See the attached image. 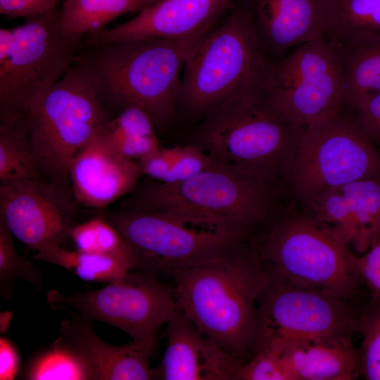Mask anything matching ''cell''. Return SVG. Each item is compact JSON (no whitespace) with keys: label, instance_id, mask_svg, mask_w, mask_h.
I'll use <instances>...</instances> for the list:
<instances>
[{"label":"cell","instance_id":"6da1fadb","mask_svg":"<svg viewBox=\"0 0 380 380\" xmlns=\"http://www.w3.org/2000/svg\"><path fill=\"white\" fill-rule=\"evenodd\" d=\"M202 37L96 43L84 38L75 62L88 72L111 118L126 107L137 106L144 110L160 130L175 115L181 74Z\"/></svg>","mask_w":380,"mask_h":380},{"label":"cell","instance_id":"7a4b0ae2","mask_svg":"<svg viewBox=\"0 0 380 380\" xmlns=\"http://www.w3.org/2000/svg\"><path fill=\"white\" fill-rule=\"evenodd\" d=\"M177 307L208 338L243 360L253 349L258 308L270 277L243 247L171 274Z\"/></svg>","mask_w":380,"mask_h":380},{"label":"cell","instance_id":"3957f363","mask_svg":"<svg viewBox=\"0 0 380 380\" xmlns=\"http://www.w3.org/2000/svg\"><path fill=\"white\" fill-rule=\"evenodd\" d=\"M276 186L216 160L208 169L179 183L147 178L137 184L123 208L171 213L246 240L274 213Z\"/></svg>","mask_w":380,"mask_h":380},{"label":"cell","instance_id":"277c9868","mask_svg":"<svg viewBox=\"0 0 380 380\" xmlns=\"http://www.w3.org/2000/svg\"><path fill=\"white\" fill-rule=\"evenodd\" d=\"M304 129L272 106L266 92L239 94L205 113L196 144L220 163L278 184Z\"/></svg>","mask_w":380,"mask_h":380},{"label":"cell","instance_id":"5b68a950","mask_svg":"<svg viewBox=\"0 0 380 380\" xmlns=\"http://www.w3.org/2000/svg\"><path fill=\"white\" fill-rule=\"evenodd\" d=\"M274 62L267 54L246 8L234 4L229 15L208 31L188 56L179 102L205 113L234 95L267 91Z\"/></svg>","mask_w":380,"mask_h":380},{"label":"cell","instance_id":"8992f818","mask_svg":"<svg viewBox=\"0 0 380 380\" xmlns=\"http://www.w3.org/2000/svg\"><path fill=\"white\" fill-rule=\"evenodd\" d=\"M110 118L88 72L75 62L23 120L42 175L70 191L73 158Z\"/></svg>","mask_w":380,"mask_h":380},{"label":"cell","instance_id":"52a82bcc","mask_svg":"<svg viewBox=\"0 0 380 380\" xmlns=\"http://www.w3.org/2000/svg\"><path fill=\"white\" fill-rule=\"evenodd\" d=\"M267 274L289 284L344 299L360 281L355 255L327 227L308 215L274 223L253 250Z\"/></svg>","mask_w":380,"mask_h":380},{"label":"cell","instance_id":"ba28073f","mask_svg":"<svg viewBox=\"0 0 380 380\" xmlns=\"http://www.w3.org/2000/svg\"><path fill=\"white\" fill-rule=\"evenodd\" d=\"M59 8L13 28V49L0 61V126L21 122L32 103L75 63L84 36L62 29Z\"/></svg>","mask_w":380,"mask_h":380},{"label":"cell","instance_id":"9c48e42d","mask_svg":"<svg viewBox=\"0 0 380 380\" xmlns=\"http://www.w3.org/2000/svg\"><path fill=\"white\" fill-rule=\"evenodd\" d=\"M376 176L380 152L344 107L305 128L286 180L304 201L321 189Z\"/></svg>","mask_w":380,"mask_h":380},{"label":"cell","instance_id":"30bf717a","mask_svg":"<svg viewBox=\"0 0 380 380\" xmlns=\"http://www.w3.org/2000/svg\"><path fill=\"white\" fill-rule=\"evenodd\" d=\"M106 217L134 249L138 260L137 268L153 275L171 274L224 258L243 247L246 241L229 232L197 225L161 211L123 208Z\"/></svg>","mask_w":380,"mask_h":380},{"label":"cell","instance_id":"8fae6325","mask_svg":"<svg viewBox=\"0 0 380 380\" xmlns=\"http://www.w3.org/2000/svg\"><path fill=\"white\" fill-rule=\"evenodd\" d=\"M46 301L54 310L112 325L137 341L156 342L159 329L177 308L173 289L153 274L133 270L97 290L67 295L51 289Z\"/></svg>","mask_w":380,"mask_h":380},{"label":"cell","instance_id":"7c38bea8","mask_svg":"<svg viewBox=\"0 0 380 380\" xmlns=\"http://www.w3.org/2000/svg\"><path fill=\"white\" fill-rule=\"evenodd\" d=\"M344 95L341 56L324 37L297 46L275 62L266 92L272 106L303 128L341 110Z\"/></svg>","mask_w":380,"mask_h":380},{"label":"cell","instance_id":"4fadbf2b","mask_svg":"<svg viewBox=\"0 0 380 380\" xmlns=\"http://www.w3.org/2000/svg\"><path fill=\"white\" fill-rule=\"evenodd\" d=\"M269 277L259 303L253 353L281 352L297 341L348 336L357 328L358 319L343 299Z\"/></svg>","mask_w":380,"mask_h":380},{"label":"cell","instance_id":"5bb4252c","mask_svg":"<svg viewBox=\"0 0 380 380\" xmlns=\"http://www.w3.org/2000/svg\"><path fill=\"white\" fill-rule=\"evenodd\" d=\"M64 186L33 179L0 184V220L14 237L37 252L63 246L74 225L77 203Z\"/></svg>","mask_w":380,"mask_h":380},{"label":"cell","instance_id":"9a60e30c","mask_svg":"<svg viewBox=\"0 0 380 380\" xmlns=\"http://www.w3.org/2000/svg\"><path fill=\"white\" fill-rule=\"evenodd\" d=\"M234 0H159L131 20L84 36L87 42L160 38L186 39L203 36Z\"/></svg>","mask_w":380,"mask_h":380},{"label":"cell","instance_id":"2e32d148","mask_svg":"<svg viewBox=\"0 0 380 380\" xmlns=\"http://www.w3.org/2000/svg\"><path fill=\"white\" fill-rule=\"evenodd\" d=\"M103 127L75 155L69 167L75 201L96 209L131 194L142 175L137 161L125 158L113 146Z\"/></svg>","mask_w":380,"mask_h":380},{"label":"cell","instance_id":"e0dca14e","mask_svg":"<svg viewBox=\"0 0 380 380\" xmlns=\"http://www.w3.org/2000/svg\"><path fill=\"white\" fill-rule=\"evenodd\" d=\"M167 345L155 379L239 380L243 361L205 336L177 307L167 324Z\"/></svg>","mask_w":380,"mask_h":380},{"label":"cell","instance_id":"ac0fdd59","mask_svg":"<svg viewBox=\"0 0 380 380\" xmlns=\"http://www.w3.org/2000/svg\"><path fill=\"white\" fill-rule=\"evenodd\" d=\"M274 63L297 46L324 36V0H241Z\"/></svg>","mask_w":380,"mask_h":380},{"label":"cell","instance_id":"d6986e66","mask_svg":"<svg viewBox=\"0 0 380 380\" xmlns=\"http://www.w3.org/2000/svg\"><path fill=\"white\" fill-rule=\"evenodd\" d=\"M70 317L61 322L58 336L84 361L93 380L155 379L150 358L156 342L132 340L113 345L97 335L91 322Z\"/></svg>","mask_w":380,"mask_h":380},{"label":"cell","instance_id":"ffe728a7","mask_svg":"<svg viewBox=\"0 0 380 380\" xmlns=\"http://www.w3.org/2000/svg\"><path fill=\"white\" fill-rule=\"evenodd\" d=\"M280 353L293 380H350L359 367L350 335L294 342Z\"/></svg>","mask_w":380,"mask_h":380},{"label":"cell","instance_id":"44dd1931","mask_svg":"<svg viewBox=\"0 0 380 380\" xmlns=\"http://www.w3.org/2000/svg\"><path fill=\"white\" fill-rule=\"evenodd\" d=\"M324 38L334 49L380 37V0H324Z\"/></svg>","mask_w":380,"mask_h":380},{"label":"cell","instance_id":"7402d4cb","mask_svg":"<svg viewBox=\"0 0 380 380\" xmlns=\"http://www.w3.org/2000/svg\"><path fill=\"white\" fill-rule=\"evenodd\" d=\"M336 50L343 67L345 108L350 109L380 93V37L350 44Z\"/></svg>","mask_w":380,"mask_h":380},{"label":"cell","instance_id":"603a6c76","mask_svg":"<svg viewBox=\"0 0 380 380\" xmlns=\"http://www.w3.org/2000/svg\"><path fill=\"white\" fill-rule=\"evenodd\" d=\"M34 259L66 269L83 280L106 283L123 279L137 266V262L133 260L78 250L69 251L58 244L37 251Z\"/></svg>","mask_w":380,"mask_h":380},{"label":"cell","instance_id":"cb8c5ba5","mask_svg":"<svg viewBox=\"0 0 380 380\" xmlns=\"http://www.w3.org/2000/svg\"><path fill=\"white\" fill-rule=\"evenodd\" d=\"M159 0H65L59 22L67 33L85 36L106 29L115 18L139 12Z\"/></svg>","mask_w":380,"mask_h":380},{"label":"cell","instance_id":"d4e9b609","mask_svg":"<svg viewBox=\"0 0 380 380\" xmlns=\"http://www.w3.org/2000/svg\"><path fill=\"white\" fill-rule=\"evenodd\" d=\"M349 206L353 236L351 245L367 251L380 239V176L341 186Z\"/></svg>","mask_w":380,"mask_h":380},{"label":"cell","instance_id":"484cf974","mask_svg":"<svg viewBox=\"0 0 380 380\" xmlns=\"http://www.w3.org/2000/svg\"><path fill=\"white\" fill-rule=\"evenodd\" d=\"M103 130L121 155L137 162L160 147L152 119L137 106L122 109L106 123Z\"/></svg>","mask_w":380,"mask_h":380},{"label":"cell","instance_id":"4316f807","mask_svg":"<svg viewBox=\"0 0 380 380\" xmlns=\"http://www.w3.org/2000/svg\"><path fill=\"white\" fill-rule=\"evenodd\" d=\"M42 177L23 121L0 126V184Z\"/></svg>","mask_w":380,"mask_h":380},{"label":"cell","instance_id":"83f0119b","mask_svg":"<svg viewBox=\"0 0 380 380\" xmlns=\"http://www.w3.org/2000/svg\"><path fill=\"white\" fill-rule=\"evenodd\" d=\"M23 376L30 380L92 379L84 361L59 336L33 357Z\"/></svg>","mask_w":380,"mask_h":380},{"label":"cell","instance_id":"f1b7e54d","mask_svg":"<svg viewBox=\"0 0 380 380\" xmlns=\"http://www.w3.org/2000/svg\"><path fill=\"white\" fill-rule=\"evenodd\" d=\"M76 250L138 260L134 249L119 230L104 216H97L69 229Z\"/></svg>","mask_w":380,"mask_h":380},{"label":"cell","instance_id":"f546056e","mask_svg":"<svg viewBox=\"0 0 380 380\" xmlns=\"http://www.w3.org/2000/svg\"><path fill=\"white\" fill-rule=\"evenodd\" d=\"M13 236L0 220V293L4 299L13 294L18 279H24L36 287L42 283L39 269L30 260L20 255Z\"/></svg>","mask_w":380,"mask_h":380},{"label":"cell","instance_id":"4dcf8cb0","mask_svg":"<svg viewBox=\"0 0 380 380\" xmlns=\"http://www.w3.org/2000/svg\"><path fill=\"white\" fill-rule=\"evenodd\" d=\"M357 329L362 336L358 354L362 373L367 379L380 380V299L357 319Z\"/></svg>","mask_w":380,"mask_h":380},{"label":"cell","instance_id":"1f68e13d","mask_svg":"<svg viewBox=\"0 0 380 380\" xmlns=\"http://www.w3.org/2000/svg\"><path fill=\"white\" fill-rule=\"evenodd\" d=\"M171 148V169L162 183L176 184L186 181L210 167L216 160L197 144Z\"/></svg>","mask_w":380,"mask_h":380},{"label":"cell","instance_id":"d6a6232c","mask_svg":"<svg viewBox=\"0 0 380 380\" xmlns=\"http://www.w3.org/2000/svg\"><path fill=\"white\" fill-rule=\"evenodd\" d=\"M239 380H293L280 352L261 350L241 368Z\"/></svg>","mask_w":380,"mask_h":380},{"label":"cell","instance_id":"836d02e7","mask_svg":"<svg viewBox=\"0 0 380 380\" xmlns=\"http://www.w3.org/2000/svg\"><path fill=\"white\" fill-rule=\"evenodd\" d=\"M367 253L355 256L354 265L359 281L368 287L374 299H380V239Z\"/></svg>","mask_w":380,"mask_h":380},{"label":"cell","instance_id":"e575fe53","mask_svg":"<svg viewBox=\"0 0 380 380\" xmlns=\"http://www.w3.org/2000/svg\"><path fill=\"white\" fill-rule=\"evenodd\" d=\"M350 110L370 140L374 144H380V93L362 101Z\"/></svg>","mask_w":380,"mask_h":380},{"label":"cell","instance_id":"d590c367","mask_svg":"<svg viewBox=\"0 0 380 380\" xmlns=\"http://www.w3.org/2000/svg\"><path fill=\"white\" fill-rule=\"evenodd\" d=\"M60 0H0V13L8 19L25 18L58 8Z\"/></svg>","mask_w":380,"mask_h":380},{"label":"cell","instance_id":"8d00e7d4","mask_svg":"<svg viewBox=\"0 0 380 380\" xmlns=\"http://www.w3.org/2000/svg\"><path fill=\"white\" fill-rule=\"evenodd\" d=\"M172 161V148L160 147L138 161L142 175L147 178L163 182L170 171Z\"/></svg>","mask_w":380,"mask_h":380},{"label":"cell","instance_id":"74e56055","mask_svg":"<svg viewBox=\"0 0 380 380\" xmlns=\"http://www.w3.org/2000/svg\"><path fill=\"white\" fill-rule=\"evenodd\" d=\"M20 365L18 353L6 338H0V379L11 380L16 376Z\"/></svg>","mask_w":380,"mask_h":380},{"label":"cell","instance_id":"f35d334b","mask_svg":"<svg viewBox=\"0 0 380 380\" xmlns=\"http://www.w3.org/2000/svg\"><path fill=\"white\" fill-rule=\"evenodd\" d=\"M12 314L10 312H1L0 316V331L4 333L9 327Z\"/></svg>","mask_w":380,"mask_h":380}]
</instances>
